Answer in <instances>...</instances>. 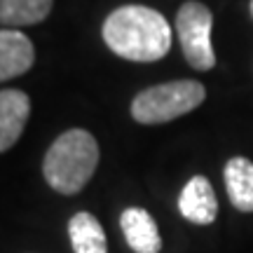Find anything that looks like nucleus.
I'll return each instance as SVG.
<instances>
[{
	"mask_svg": "<svg viewBox=\"0 0 253 253\" xmlns=\"http://www.w3.org/2000/svg\"><path fill=\"white\" fill-rule=\"evenodd\" d=\"M251 17H253V0H251Z\"/></svg>",
	"mask_w": 253,
	"mask_h": 253,
	"instance_id": "nucleus-12",
	"label": "nucleus"
},
{
	"mask_svg": "<svg viewBox=\"0 0 253 253\" xmlns=\"http://www.w3.org/2000/svg\"><path fill=\"white\" fill-rule=\"evenodd\" d=\"M120 227L125 232L126 244L134 253H160L162 251V237L157 230L155 218L145 209L131 207L125 209L120 216Z\"/></svg>",
	"mask_w": 253,
	"mask_h": 253,
	"instance_id": "nucleus-6",
	"label": "nucleus"
},
{
	"mask_svg": "<svg viewBox=\"0 0 253 253\" xmlns=\"http://www.w3.org/2000/svg\"><path fill=\"white\" fill-rule=\"evenodd\" d=\"M225 188L227 197L237 211H253V162L246 157H232L225 164Z\"/></svg>",
	"mask_w": 253,
	"mask_h": 253,
	"instance_id": "nucleus-9",
	"label": "nucleus"
},
{
	"mask_svg": "<svg viewBox=\"0 0 253 253\" xmlns=\"http://www.w3.org/2000/svg\"><path fill=\"white\" fill-rule=\"evenodd\" d=\"M211 9L197 0L183 2L176 14V33L181 40L183 56L195 71H211L216 66V54L211 47Z\"/></svg>",
	"mask_w": 253,
	"mask_h": 253,
	"instance_id": "nucleus-4",
	"label": "nucleus"
},
{
	"mask_svg": "<svg viewBox=\"0 0 253 253\" xmlns=\"http://www.w3.org/2000/svg\"><path fill=\"white\" fill-rule=\"evenodd\" d=\"M99 143L84 129H68L49 145L42 173L49 188L61 195H78L96 171Z\"/></svg>",
	"mask_w": 253,
	"mask_h": 253,
	"instance_id": "nucleus-2",
	"label": "nucleus"
},
{
	"mask_svg": "<svg viewBox=\"0 0 253 253\" xmlns=\"http://www.w3.org/2000/svg\"><path fill=\"white\" fill-rule=\"evenodd\" d=\"M103 40L110 52L138 63L160 61L171 49V26L153 7L125 5L103 21Z\"/></svg>",
	"mask_w": 253,
	"mask_h": 253,
	"instance_id": "nucleus-1",
	"label": "nucleus"
},
{
	"mask_svg": "<svg viewBox=\"0 0 253 253\" xmlns=\"http://www.w3.org/2000/svg\"><path fill=\"white\" fill-rule=\"evenodd\" d=\"M54 0H0V24L31 26L47 19Z\"/></svg>",
	"mask_w": 253,
	"mask_h": 253,
	"instance_id": "nucleus-11",
	"label": "nucleus"
},
{
	"mask_svg": "<svg viewBox=\"0 0 253 253\" xmlns=\"http://www.w3.org/2000/svg\"><path fill=\"white\" fill-rule=\"evenodd\" d=\"M31 115V99L21 89L0 91V153L19 141Z\"/></svg>",
	"mask_w": 253,
	"mask_h": 253,
	"instance_id": "nucleus-7",
	"label": "nucleus"
},
{
	"mask_svg": "<svg viewBox=\"0 0 253 253\" xmlns=\"http://www.w3.org/2000/svg\"><path fill=\"white\" fill-rule=\"evenodd\" d=\"M207 99L204 84L197 80H173L138 91L131 101V118L141 125H164L188 115Z\"/></svg>",
	"mask_w": 253,
	"mask_h": 253,
	"instance_id": "nucleus-3",
	"label": "nucleus"
},
{
	"mask_svg": "<svg viewBox=\"0 0 253 253\" xmlns=\"http://www.w3.org/2000/svg\"><path fill=\"white\" fill-rule=\"evenodd\" d=\"M181 216L195 225H211L218 216V199L204 176H192L178 197Z\"/></svg>",
	"mask_w": 253,
	"mask_h": 253,
	"instance_id": "nucleus-5",
	"label": "nucleus"
},
{
	"mask_svg": "<svg viewBox=\"0 0 253 253\" xmlns=\"http://www.w3.org/2000/svg\"><path fill=\"white\" fill-rule=\"evenodd\" d=\"M68 235L75 253H108L103 227L87 211H80L68 220Z\"/></svg>",
	"mask_w": 253,
	"mask_h": 253,
	"instance_id": "nucleus-10",
	"label": "nucleus"
},
{
	"mask_svg": "<svg viewBox=\"0 0 253 253\" xmlns=\"http://www.w3.org/2000/svg\"><path fill=\"white\" fill-rule=\"evenodd\" d=\"M33 59H36L33 42L24 33L14 28L0 31V82L24 75L33 66Z\"/></svg>",
	"mask_w": 253,
	"mask_h": 253,
	"instance_id": "nucleus-8",
	"label": "nucleus"
}]
</instances>
